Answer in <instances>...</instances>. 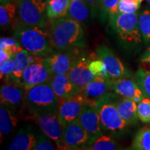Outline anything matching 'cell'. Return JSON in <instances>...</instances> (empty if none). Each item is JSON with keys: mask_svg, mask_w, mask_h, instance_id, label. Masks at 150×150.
<instances>
[{"mask_svg": "<svg viewBox=\"0 0 150 150\" xmlns=\"http://www.w3.org/2000/svg\"><path fill=\"white\" fill-rule=\"evenodd\" d=\"M14 108L1 104L0 106V132L1 138L12 134L18 124V118Z\"/></svg>", "mask_w": 150, "mask_h": 150, "instance_id": "20", "label": "cell"}, {"mask_svg": "<svg viewBox=\"0 0 150 150\" xmlns=\"http://www.w3.org/2000/svg\"><path fill=\"white\" fill-rule=\"evenodd\" d=\"M13 36L29 54L44 57L53 49L50 31L45 27L17 24Z\"/></svg>", "mask_w": 150, "mask_h": 150, "instance_id": "2", "label": "cell"}, {"mask_svg": "<svg viewBox=\"0 0 150 150\" xmlns=\"http://www.w3.org/2000/svg\"><path fill=\"white\" fill-rule=\"evenodd\" d=\"M88 102V100L82 93L59 101L58 115L63 128L69 124L78 120L84 106Z\"/></svg>", "mask_w": 150, "mask_h": 150, "instance_id": "9", "label": "cell"}, {"mask_svg": "<svg viewBox=\"0 0 150 150\" xmlns=\"http://www.w3.org/2000/svg\"><path fill=\"white\" fill-rule=\"evenodd\" d=\"M47 1L44 0H18V24L45 27Z\"/></svg>", "mask_w": 150, "mask_h": 150, "instance_id": "6", "label": "cell"}, {"mask_svg": "<svg viewBox=\"0 0 150 150\" xmlns=\"http://www.w3.org/2000/svg\"><path fill=\"white\" fill-rule=\"evenodd\" d=\"M29 65L23 73L21 84L26 91L48 82L52 76L43 63V57L29 54Z\"/></svg>", "mask_w": 150, "mask_h": 150, "instance_id": "8", "label": "cell"}, {"mask_svg": "<svg viewBox=\"0 0 150 150\" xmlns=\"http://www.w3.org/2000/svg\"><path fill=\"white\" fill-rule=\"evenodd\" d=\"M116 106L120 115L129 126L138 123V103L136 101L127 98H122L119 100L117 99Z\"/></svg>", "mask_w": 150, "mask_h": 150, "instance_id": "22", "label": "cell"}, {"mask_svg": "<svg viewBox=\"0 0 150 150\" xmlns=\"http://www.w3.org/2000/svg\"><path fill=\"white\" fill-rule=\"evenodd\" d=\"M110 27L120 41L128 45H138L142 42L139 28V13H117L108 19Z\"/></svg>", "mask_w": 150, "mask_h": 150, "instance_id": "4", "label": "cell"}, {"mask_svg": "<svg viewBox=\"0 0 150 150\" xmlns=\"http://www.w3.org/2000/svg\"><path fill=\"white\" fill-rule=\"evenodd\" d=\"M25 103L33 115L58 110L59 99L48 81L27 90Z\"/></svg>", "mask_w": 150, "mask_h": 150, "instance_id": "5", "label": "cell"}, {"mask_svg": "<svg viewBox=\"0 0 150 150\" xmlns=\"http://www.w3.org/2000/svg\"><path fill=\"white\" fill-rule=\"evenodd\" d=\"M49 83L59 101L74 96L83 91V89L72 83L67 73L52 76Z\"/></svg>", "mask_w": 150, "mask_h": 150, "instance_id": "16", "label": "cell"}, {"mask_svg": "<svg viewBox=\"0 0 150 150\" xmlns=\"http://www.w3.org/2000/svg\"><path fill=\"white\" fill-rule=\"evenodd\" d=\"M72 0H47L46 13L48 20L67 16Z\"/></svg>", "mask_w": 150, "mask_h": 150, "instance_id": "25", "label": "cell"}, {"mask_svg": "<svg viewBox=\"0 0 150 150\" xmlns=\"http://www.w3.org/2000/svg\"><path fill=\"white\" fill-rule=\"evenodd\" d=\"M111 91L117 96L133 99L137 103L145 97L136 80L129 78L111 79Z\"/></svg>", "mask_w": 150, "mask_h": 150, "instance_id": "15", "label": "cell"}, {"mask_svg": "<svg viewBox=\"0 0 150 150\" xmlns=\"http://www.w3.org/2000/svg\"><path fill=\"white\" fill-rule=\"evenodd\" d=\"M131 149L135 150H150V127L140 129L135 135Z\"/></svg>", "mask_w": 150, "mask_h": 150, "instance_id": "26", "label": "cell"}, {"mask_svg": "<svg viewBox=\"0 0 150 150\" xmlns=\"http://www.w3.org/2000/svg\"><path fill=\"white\" fill-rule=\"evenodd\" d=\"M29 52L23 49L14 56L13 70L11 75L10 83L21 86L23 73L29 65Z\"/></svg>", "mask_w": 150, "mask_h": 150, "instance_id": "24", "label": "cell"}, {"mask_svg": "<svg viewBox=\"0 0 150 150\" xmlns=\"http://www.w3.org/2000/svg\"><path fill=\"white\" fill-rule=\"evenodd\" d=\"M147 2H148V4H149L150 5V0H147Z\"/></svg>", "mask_w": 150, "mask_h": 150, "instance_id": "41", "label": "cell"}, {"mask_svg": "<svg viewBox=\"0 0 150 150\" xmlns=\"http://www.w3.org/2000/svg\"><path fill=\"white\" fill-rule=\"evenodd\" d=\"M92 59L91 56L86 55L76 56L70 71L67 73L72 83L81 89L95 77L90 69V63Z\"/></svg>", "mask_w": 150, "mask_h": 150, "instance_id": "14", "label": "cell"}, {"mask_svg": "<svg viewBox=\"0 0 150 150\" xmlns=\"http://www.w3.org/2000/svg\"><path fill=\"white\" fill-rule=\"evenodd\" d=\"M83 1L92 6H94L97 7V6L101 5L103 0H83Z\"/></svg>", "mask_w": 150, "mask_h": 150, "instance_id": "39", "label": "cell"}, {"mask_svg": "<svg viewBox=\"0 0 150 150\" xmlns=\"http://www.w3.org/2000/svg\"><path fill=\"white\" fill-rule=\"evenodd\" d=\"M11 58H13L12 57L10 54L8 53H7L6 52L2 50H0V63L1 62L6 61V60L10 59Z\"/></svg>", "mask_w": 150, "mask_h": 150, "instance_id": "38", "label": "cell"}, {"mask_svg": "<svg viewBox=\"0 0 150 150\" xmlns=\"http://www.w3.org/2000/svg\"><path fill=\"white\" fill-rule=\"evenodd\" d=\"M26 90L21 86L13 83H6L1 86L0 101L1 104L18 110L25 102Z\"/></svg>", "mask_w": 150, "mask_h": 150, "instance_id": "17", "label": "cell"}, {"mask_svg": "<svg viewBox=\"0 0 150 150\" xmlns=\"http://www.w3.org/2000/svg\"><path fill=\"white\" fill-rule=\"evenodd\" d=\"M138 120L144 123H150V99L144 97L138 103L137 108Z\"/></svg>", "mask_w": 150, "mask_h": 150, "instance_id": "30", "label": "cell"}, {"mask_svg": "<svg viewBox=\"0 0 150 150\" xmlns=\"http://www.w3.org/2000/svg\"><path fill=\"white\" fill-rule=\"evenodd\" d=\"M49 31L57 51H76L86 46L82 24L67 16L50 20Z\"/></svg>", "mask_w": 150, "mask_h": 150, "instance_id": "1", "label": "cell"}, {"mask_svg": "<svg viewBox=\"0 0 150 150\" xmlns=\"http://www.w3.org/2000/svg\"><path fill=\"white\" fill-rule=\"evenodd\" d=\"M63 142L65 149H87L91 140L78 120L63 128Z\"/></svg>", "mask_w": 150, "mask_h": 150, "instance_id": "11", "label": "cell"}, {"mask_svg": "<svg viewBox=\"0 0 150 150\" xmlns=\"http://www.w3.org/2000/svg\"><path fill=\"white\" fill-rule=\"evenodd\" d=\"M117 96L115 93L111 91L96 102L102 130L113 136L122 134L129 126L117 110L116 106Z\"/></svg>", "mask_w": 150, "mask_h": 150, "instance_id": "3", "label": "cell"}, {"mask_svg": "<svg viewBox=\"0 0 150 150\" xmlns=\"http://www.w3.org/2000/svg\"><path fill=\"white\" fill-rule=\"evenodd\" d=\"M96 8L83 0H72L66 16L80 24H86L95 16Z\"/></svg>", "mask_w": 150, "mask_h": 150, "instance_id": "19", "label": "cell"}, {"mask_svg": "<svg viewBox=\"0 0 150 150\" xmlns=\"http://www.w3.org/2000/svg\"><path fill=\"white\" fill-rule=\"evenodd\" d=\"M118 149L117 145L109 135L103 134L91 142L87 148L89 150H114Z\"/></svg>", "mask_w": 150, "mask_h": 150, "instance_id": "27", "label": "cell"}, {"mask_svg": "<svg viewBox=\"0 0 150 150\" xmlns=\"http://www.w3.org/2000/svg\"><path fill=\"white\" fill-rule=\"evenodd\" d=\"M139 70L150 73V47L147 49L140 57Z\"/></svg>", "mask_w": 150, "mask_h": 150, "instance_id": "37", "label": "cell"}, {"mask_svg": "<svg viewBox=\"0 0 150 150\" xmlns=\"http://www.w3.org/2000/svg\"><path fill=\"white\" fill-rule=\"evenodd\" d=\"M33 150H55L58 149L56 144L50 137L44 133L36 136V142L33 147Z\"/></svg>", "mask_w": 150, "mask_h": 150, "instance_id": "32", "label": "cell"}, {"mask_svg": "<svg viewBox=\"0 0 150 150\" xmlns=\"http://www.w3.org/2000/svg\"><path fill=\"white\" fill-rule=\"evenodd\" d=\"M119 1L120 0H103L101 4V15L103 20L109 19L112 15L117 13Z\"/></svg>", "mask_w": 150, "mask_h": 150, "instance_id": "33", "label": "cell"}, {"mask_svg": "<svg viewBox=\"0 0 150 150\" xmlns=\"http://www.w3.org/2000/svg\"><path fill=\"white\" fill-rule=\"evenodd\" d=\"M31 118L42 133L54 141L58 149H65L63 142V127L60 122L58 110L33 114Z\"/></svg>", "mask_w": 150, "mask_h": 150, "instance_id": "7", "label": "cell"}, {"mask_svg": "<svg viewBox=\"0 0 150 150\" xmlns=\"http://www.w3.org/2000/svg\"><path fill=\"white\" fill-rule=\"evenodd\" d=\"M134 79L141 88L145 97L150 99V73L138 70L135 75Z\"/></svg>", "mask_w": 150, "mask_h": 150, "instance_id": "31", "label": "cell"}, {"mask_svg": "<svg viewBox=\"0 0 150 150\" xmlns=\"http://www.w3.org/2000/svg\"><path fill=\"white\" fill-rule=\"evenodd\" d=\"M139 28L142 40L150 44V9H145L139 14Z\"/></svg>", "mask_w": 150, "mask_h": 150, "instance_id": "28", "label": "cell"}, {"mask_svg": "<svg viewBox=\"0 0 150 150\" xmlns=\"http://www.w3.org/2000/svg\"><path fill=\"white\" fill-rule=\"evenodd\" d=\"M36 136L30 130V127H24L19 130L13 139L9 144L10 150H31L33 149Z\"/></svg>", "mask_w": 150, "mask_h": 150, "instance_id": "21", "label": "cell"}, {"mask_svg": "<svg viewBox=\"0 0 150 150\" xmlns=\"http://www.w3.org/2000/svg\"><path fill=\"white\" fill-rule=\"evenodd\" d=\"M13 58L0 63V76L1 79L5 81L6 83H10L11 75L13 70Z\"/></svg>", "mask_w": 150, "mask_h": 150, "instance_id": "35", "label": "cell"}, {"mask_svg": "<svg viewBox=\"0 0 150 150\" xmlns=\"http://www.w3.org/2000/svg\"><path fill=\"white\" fill-rule=\"evenodd\" d=\"M0 50L6 52L12 57H14L18 52L23 50V47L15 38L2 37L0 40Z\"/></svg>", "mask_w": 150, "mask_h": 150, "instance_id": "29", "label": "cell"}, {"mask_svg": "<svg viewBox=\"0 0 150 150\" xmlns=\"http://www.w3.org/2000/svg\"><path fill=\"white\" fill-rule=\"evenodd\" d=\"M74 52L58 51L56 53H50L43 57V63L52 76L68 73L76 58Z\"/></svg>", "mask_w": 150, "mask_h": 150, "instance_id": "13", "label": "cell"}, {"mask_svg": "<svg viewBox=\"0 0 150 150\" xmlns=\"http://www.w3.org/2000/svg\"><path fill=\"white\" fill-rule=\"evenodd\" d=\"M90 69L95 76H101L104 78H110L106 71V66L102 60L99 59H92L90 63ZM111 79V78H110Z\"/></svg>", "mask_w": 150, "mask_h": 150, "instance_id": "34", "label": "cell"}, {"mask_svg": "<svg viewBox=\"0 0 150 150\" xmlns=\"http://www.w3.org/2000/svg\"><path fill=\"white\" fill-rule=\"evenodd\" d=\"M0 24L4 29L16 26L18 22L17 6L12 0H0Z\"/></svg>", "mask_w": 150, "mask_h": 150, "instance_id": "23", "label": "cell"}, {"mask_svg": "<svg viewBox=\"0 0 150 150\" xmlns=\"http://www.w3.org/2000/svg\"><path fill=\"white\" fill-rule=\"evenodd\" d=\"M78 121L88 135L91 143L104 134L101 126L100 117L96 107V102L88 101L82 110Z\"/></svg>", "mask_w": 150, "mask_h": 150, "instance_id": "12", "label": "cell"}, {"mask_svg": "<svg viewBox=\"0 0 150 150\" xmlns=\"http://www.w3.org/2000/svg\"><path fill=\"white\" fill-rule=\"evenodd\" d=\"M111 79L95 76L84 86L82 93L88 100L92 102H96L111 92Z\"/></svg>", "mask_w": 150, "mask_h": 150, "instance_id": "18", "label": "cell"}, {"mask_svg": "<svg viewBox=\"0 0 150 150\" xmlns=\"http://www.w3.org/2000/svg\"><path fill=\"white\" fill-rule=\"evenodd\" d=\"M124 1L130 4H141L140 3L138 0H124Z\"/></svg>", "mask_w": 150, "mask_h": 150, "instance_id": "40", "label": "cell"}, {"mask_svg": "<svg viewBox=\"0 0 150 150\" xmlns=\"http://www.w3.org/2000/svg\"><path fill=\"white\" fill-rule=\"evenodd\" d=\"M140 7V4H130L126 2L124 0H120L117 5V11L118 13H131L138 12Z\"/></svg>", "mask_w": 150, "mask_h": 150, "instance_id": "36", "label": "cell"}, {"mask_svg": "<svg viewBox=\"0 0 150 150\" xmlns=\"http://www.w3.org/2000/svg\"><path fill=\"white\" fill-rule=\"evenodd\" d=\"M97 57L104 62L106 71L111 79L129 78L133 76V73L123 64L119 58L110 49L102 45L96 50Z\"/></svg>", "mask_w": 150, "mask_h": 150, "instance_id": "10", "label": "cell"}]
</instances>
